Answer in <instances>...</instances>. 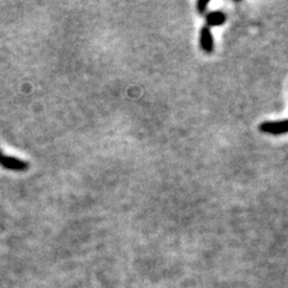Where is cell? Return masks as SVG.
Instances as JSON below:
<instances>
[{
  "label": "cell",
  "mask_w": 288,
  "mask_h": 288,
  "mask_svg": "<svg viewBox=\"0 0 288 288\" xmlns=\"http://www.w3.org/2000/svg\"><path fill=\"white\" fill-rule=\"evenodd\" d=\"M0 166L14 172H24L29 168V163L15 156H9L0 150Z\"/></svg>",
  "instance_id": "1"
},
{
  "label": "cell",
  "mask_w": 288,
  "mask_h": 288,
  "mask_svg": "<svg viewBox=\"0 0 288 288\" xmlns=\"http://www.w3.org/2000/svg\"><path fill=\"white\" fill-rule=\"evenodd\" d=\"M207 6H208V2H198V4H197V9H198L199 14H204Z\"/></svg>",
  "instance_id": "5"
},
{
  "label": "cell",
  "mask_w": 288,
  "mask_h": 288,
  "mask_svg": "<svg viewBox=\"0 0 288 288\" xmlns=\"http://www.w3.org/2000/svg\"><path fill=\"white\" fill-rule=\"evenodd\" d=\"M259 129L260 131L271 133V135H282V133L288 132V120L263 123Z\"/></svg>",
  "instance_id": "2"
},
{
  "label": "cell",
  "mask_w": 288,
  "mask_h": 288,
  "mask_svg": "<svg viewBox=\"0 0 288 288\" xmlns=\"http://www.w3.org/2000/svg\"><path fill=\"white\" fill-rule=\"evenodd\" d=\"M226 22V15L221 11H215L207 16V27L221 26Z\"/></svg>",
  "instance_id": "4"
},
{
  "label": "cell",
  "mask_w": 288,
  "mask_h": 288,
  "mask_svg": "<svg viewBox=\"0 0 288 288\" xmlns=\"http://www.w3.org/2000/svg\"><path fill=\"white\" fill-rule=\"evenodd\" d=\"M199 44H201L202 50L205 53H211L214 51V39L211 30L209 27H203L201 29V35H199Z\"/></svg>",
  "instance_id": "3"
}]
</instances>
